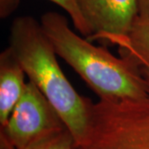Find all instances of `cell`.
<instances>
[{
    "instance_id": "7",
    "label": "cell",
    "mask_w": 149,
    "mask_h": 149,
    "mask_svg": "<svg viewBox=\"0 0 149 149\" xmlns=\"http://www.w3.org/2000/svg\"><path fill=\"white\" fill-rule=\"evenodd\" d=\"M111 43L119 46L121 56L133 60L140 67H149V19L139 16L128 36Z\"/></svg>"
},
{
    "instance_id": "8",
    "label": "cell",
    "mask_w": 149,
    "mask_h": 149,
    "mask_svg": "<svg viewBox=\"0 0 149 149\" xmlns=\"http://www.w3.org/2000/svg\"><path fill=\"white\" fill-rule=\"evenodd\" d=\"M16 149H76V148L71 133L66 127H62L42 133L23 147Z\"/></svg>"
},
{
    "instance_id": "10",
    "label": "cell",
    "mask_w": 149,
    "mask_h": 149,
    "mask_svg": "<svg viewBox=\"0 0 149 149\" xmlns=\"http://www.w3.org/2000/svg\"><path fill=\"white\" fill-rule=\"evenodd\" d=\"M139 16L149 19V0H137Z\"/></svg>"
},
{
    "instance_id": "5",
    "label": "cell",
    "mask_w": 149,
    "mask_h": 149,
    "mask_svg": "<svg viewBox=\"0 0 149 149\" xmlns=\"http://www.w3.org/2000/svg\"><path fill=\"white\" fill-rule=\"evenodd\" d=\"M91 28V39H114L128 36L139 17L137 0H76ZM89 38V39H90Z\"/></svg>"
},
{
    "instance_id": "4",
    "label": "cell",
    "mask_w": 149,
    "mask_h": 149,
    "mask_svg": "<svg viewBox=\"0 0 149 149\" xmlns=\"http://www.w3.org/2000/svg\"><path fill=\"white\" fill-rule=\"evenodd\" d=\"M65 127L52 104L32 81L26 83L8 123L0 128L1 149H16L42 133Z\"/></svg>"
},
{
    "instance_id": "11",
    "label": "cell",
    "mask_w": 149,
    "mask_h": 149,
    "mask_svg": "<svg viewBox=\"0 0 149 149\" xmlns=\"http://www.w3.org/2000/svg\"><path fill=\"white\" fill-rule=\"evenodd\" d=\"M141 68V72L142 74L143 75L144 79L146 80L148 85L149 86V67L148 66H142L140 67Z\"/></svg>"
},
{
    "instance_id": "3",
    "label": "cell",
    "mask_w": 149,
    "mask_h": 149,
    "mask_svg": "<svg viewBox=\"0 0 149 149\" xmlns=\"http://www.w3.org/2000/svg\"><path fill=\"white\" fill-rule=\"evenodd\" d=\"M76 149H149V98L91 100L87 129Z\"/></svg>"
},
{
    "instance_id": "6",
    "label": "cell",
    "mask_w": 149,
    "mask_h": 149,
    "mask_svg": "<svg viewBox=\"0 0 149 149\" xmlns=\"http://www.w3.org/2000/svg\"><path fill=\"white\" fill-rule=\"evenodd\" d=\"M26 73L8 47L0 55V128L8 123L25 89Z\"/></svg>"
},
{
    "instance_id": "2",
    "label": "cell",
    "mask_w": 149,
    "mask_h": 149,
    "mask_svg": "<svg viewBox=\"0 0 149 149\" xmlns=\"http://www.w3.org/2000/svg\"><path fill=\"white\" fill-rule=\"evenodd\" d=\"M9 47L29 80L58 113L73 136L76 148L87 129L91 100L80 95L65 77L41 22L30 16L15 18L10 27Z\"/></svg>"
},
{
    "instance_id": "9",
    "label": "cell",
    "mask_w": 149,
    "mask_h": 149,
    "mask_svg": "<svg viewBox=\"0 0 149 149\" xmlns=\"http://www.w3.org/2000/svg\"><path fill=\"white\" fill-rule=\"evenodd\" d=\"M54 3L62 8L68 13L72 20L74 28L80 32L81 35L88 38L92 36L91 28L85 22L84 17L80 13L79 6L76 0H49Z\"/></svg>"
},
{
    "instance_id": "1",
    "label": "cell",
    "mask_w": 149,
    "mask_h": 149,
    "mask_svg": "<svg viewBox=\"0 0 149 149\" xmlns=\"http://www.w3.org/2000/svg\"><path fill=\"white\" fill-rule=\"evenodd\" d=\"M43 31L57 56L85 80L100 100H144L149 86L140 66L130 58L116 57L96 47L69 27L67 18L48 12L41 17Z\"/></svg>"
}]
</instances>
